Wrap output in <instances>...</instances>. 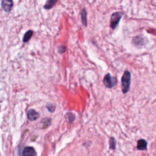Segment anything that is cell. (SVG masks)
<instances>
[{
	"mask_svg": "<svg viewBox=\"0 0 156 156\" xmlns=\"http://www.w3.org/2000/svg\"><path fill=\"white\" fill-rule=\"evenodd\" d=\"M144 42H145V40L142 39L140 36L135 37L134 39V42L136 45H142V44H143L145 43Z\"/></svg>",
	"mask_w": 156,
	"mask_h": 156,
	"instance_id": "obj_11",
	"label": "cell"
},
{
	"mask_svg": "<svg viewBox=\"0 0 156 156\" xmlns=\"http://www.w3.org/2000/svg\"><path fill=\"white\" fill-rule=\"evenodd\" d=\"M2 6L5 12H9L12 9L13 2L11 0H3L2 2Z\"/></svg>",
	"mask_w": 156,
	"mask_h": 156,
	"instance_id": "obj_5",
	"label": "cell"
},
{
	"mask_svg": "<svg viewBox=\"0 0 156 156\" xmlns=\"http://www.w3.org/2000/svg\"><path fill=\"white\" fill-rule=\"evenodd\" d=\"M118 82L117 79L115 77H112L110 73H107L104 78L103 83L106 87L108 88H112L116 85Z\"/></svg>",
	"mask_w": 156,
	"mask_h": 156,
	"instance_id": "obj_2",
	"label": "cell"
},
{
	"mask_svg": "<svg viewBox=\"0 0 156 156\" xmlns=\"http://www.w3.org/2000/svg\"><path fill=\"white\" fill-rule=\"evenodd\" d=\"M46 107L48 109V110L49 112H50L51 113H53L55 111V110H56V107L53 104H46Z\"/></svg>",
	"mask_w": 156,
	"mask_h": 156,
	"instance_id": "obj_14",
	"label": "cell"
},
{
	"mask_svg": "<svg viewBox=\"0 0 156 156\" xmlns=\"http://www.w3.org/2000/svg\"><path fill=\"white\" fill-rule=\"evenodd\" d=\"M123 14L122 12H116L112 14L110 18V27L112 29H115L116 27L123 15Z\"/></svg>",
	"mask_w": 156,
	"mask_h": 156,
	"instance_id": "obj_3",
	"label": "cell"
},
{
	"mask_svg": "<svg viewBox=\"0 0 156 156\" xmlns=\"http://www.w3.org/2000/svg\"><path fill=\"white\" fill-rule=\"evenodd\" d=\"M137 148L139 150H145L147 148V142L144 139H140L138 141Z\"/></svg>",
	"mask_w": 156,
	"mask_h": 156,
	"instance_id": "obj_7",
	"label": "cell"
},
{
	"mask_svg": "<svg viewBox=\"0 0 156 156\" xmlns=\"http://www.w3.org/2000/svg\"><path fill=\"white\" fill-rule=\"evenodd\" d=\"M33 33H34V32L32 30H29L28 31H27L23 36V42L24 43H26V42H29L30 40V39H31V37H32Z\"/></svg>",
	"mask_w": 156,
	"mask_h": 156,
	"instance_id": "obj_8",
	"label": "cell"
},
{
	"mask_svg": "<svg viewBox=\"0 0 156 156\" xmlns=\"http://www.w3.org/2000/svg\"><path fill=\"white\" fill-rule=\"evenodd\" d=\"M42 123H43V128H46L51 125V118H45L42 121Z\"/></svg>",
	"mask_w": 156,
	"mask_h": 156,
	"instance_id": "obj_12",
	"label": "cell"
},
{
	"mask_svg": "<svg viewBox=\"0 0 156 156\" xmlns=\"http://www.w3.org/2000/svg\"><path fill=\"white\" fill-rule=\"evenodd\" d=\"M23 156H37V153L36 150L33 147H26L22 154Z\"/></svg>",
	"mask_w": 156,
	"mask_h": 156,
	"instance_id": "obj_6",
	"label": "cell"
},
{
	"mask_svg": "<svg viewBox=\"0 0 156 156\" xmlns=\"http://www.w3.org/2000/svg\"><path fill=\"white\" fill-rule=\"evenodd\" d=\"M81 21L82 25L84 26H87V11L85 8H82L81 11Z\"/></svg>",
	"mask_w": 156,
	"mask_h": 156,
	"instance_id": "obj_9",
	"label": "cell"
},
{
	"mask_svg": "<svg viewBox=\"0 0 156 156\" xmlns=\"http://www.w3.org/2000/svg\"><path fill=\"white\" fill-rule=\"evenodd\" d=\"M116 141L113 137H111L110 139V148L111 149H115L116 148Z\"/></svg>",
	"mask_w": 156,
	"mask_h": 156,
	"instance_id": "obj_13",
	"label": "cell"
},
{
	"mask_svg": "<svg viewBox=\"0 0 156 156\" xmlns=\"http://www.w3.org/2000/svg\"><path fill=\"white\" fill-rule=\"evenodd\" d=\"M66 115H67V116L68 117V119L69 121L71 122V123H72V122L75 119V115H74L73 113H71V112L67 113Z\"/></svg>",
	"mask_w": 156,
	"mask_h": 156,
	"instance_id": "obj_15",
	"label": "cell"
},
{
	"mask_svg": "<svg viewBox=\"0 0 156 156\" xmlns=\"http://www.w3.org/2000/svg\"><path fill=\"white\" fill-rule=\"evenodd\" d=\"M40 114L34 109H29L27 112V119L30 121H35L39 118Z\"/></svg>",
	"mask_w": 156,
	"mask_h": 156,
	"instance_id": "obj_4",
	"label": "cell"
},
{
	"mask_svg": "<svg viewBox=\"0 0 156 156\" xmlns=\"http://www.w3.org/2000/svg\"><path fill=\"white\" fill-rule=\"evenodd\" d=\"M131 73L126 70L124 72L123 75L121 77V87L122 91L124 94H126L129 91L131 86Z\"/></svg>",
	"mask_w": 156,
	"mask_h": 156,
	"instance_id": "obj_1",
	"label": "cell"
},
{
	"mask_svg": "<svg viewBox=\"0 0 156 156\" xmlns=\"http://www.w3.org/2000/svg\"><path fill=\"white\" fill-rule=\"evenodd\" d=\"M67 49H66V47L64 45H61L60 46L59 48H58V52L60 53V54H63L64 53L65 51H66Z\"/></svg>",
	"mask_w": 156,
	"mask_h": 156,
	"instance_id": "obj_16",
	"label": "cell"
},
{
	"mask_svg": "<svg viewBox=\"0 0 156 156\" xmlns=\"http://www.w3.org/2000/svg\"><path fill=\"white\" fill-rule=\"evenodd\" d=\"M57 3V1H54V0H48L44 5V8L45 9H50L53 8L55 5Z\"/></svg>",
	"mask_w": 156,
	"mask_h": 156,
	"instance_id": "obj_10",
	"label": "cell"
}]
</instances>
